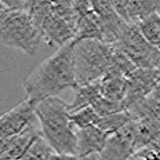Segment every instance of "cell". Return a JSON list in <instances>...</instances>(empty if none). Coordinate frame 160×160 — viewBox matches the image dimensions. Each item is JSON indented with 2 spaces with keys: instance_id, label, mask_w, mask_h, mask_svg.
I'll use <instances>...</instances> for the list:
<instances>
[{
  "instance_id": "obj_1",
  "label": "cell",
  "mask_w": 160,
  "mask_h": 160,
  "mask_svg": "<svg viewBox=\"0 0 160 160\" xmlns=\"http://www.w3.org/2000/svg\"><path fill=\"white\" fill-rule=\"evenodd\" d=\"M26 99L32 104L58 97L66 88H78L75 69V42L58 48L39 62L22 83Z\"/></svg>"
},
{
  "instance_id": "obj_2",
  "label": "cell",
  "mask_w": 160,
  "mask_h": 160,
  "mask_svg": "<svg viewBox=\"0 0 160 160\" xmlns=\"http://www.w3.org/2000/svg\"><path fill=\"white\" fill-rule=\"evenodd\" d=\"M29 15L48 46L61 48L75 42L78 15L73 2L33 0Z\"/></svg>"
},
{
  "instance_id": "obj_3",
  "label": "cell",
  "mask_w": 160,
  "mask_h": 160,
  "mask_svg": "<svg viewBox=\"0 0 160 160\" xmlns=\"http://www.w3.org/2000/svg\"><path fill=\"white\" fill-rule=\"evenodd\" d=\"M42 137L55 153L76 155V128L71 122L69 104L50 97L33 104Z\"/></svg>"
},
{
  "instance_id": "obj_4",
  "label": "cell",
  "mask_w": 160,
  "mask_h": 160,
  "mask_svg": "<svg viewBox=\"0 0 160 160\" xmlns=\"http://www.w3.org/2000/svg\"><path fill=\"white\" fill-rule=\"evenodd\" d=\"M116 48L99 40L75 42V69L78 86L101 80L113 69Z\"/></svg>"
},
{
  "instance_id": "obj_5",
  "label": "cell",
  "mask_w": 160,
  "mask_h": 160,
  "mask_svg": "<svg viewBox=\"0 0 160 160\" xmlns=\"http://www.w3.org/2000/svg\"><path fill=\"white\" fill-rule=\"evenodd\" d=\"M42 40V35L29 12L8 10L0 19V43L6 47L35 55Z\"/></svg>"
},
{
  "instance_id": "obj_6",
  "label": "cell",
  "mask_w": 160,
  "mask_h": 160,
  "mask_svg": "<svg viewBox=\"0 0 160 160\" xmlns=\"http://www.w3.org/2000/svg\"><path fill=\"white\" fill-rule=\"evenodd\" d=\"M113 47L123 52L137 68L158 69L160 65V51L144 38L138 25H128Z\"/></svg>"
},
{
  "instance_id": "obj_7",
  "label": "cell",
  "mask_w": 160,
  "mask_h": 160,
  "mask_svg": "<svg viewBox=\"0 0 160 160\" xmlns=\"http://www.w3.org/2000/svg\"><path fill=\"white\" fill-rule=\"evenodd\" d=\"M160 82L159 69H142L137 68L127 78V91L123 105L124 111L128 112L138 104L149 98L153 90Z\"/></svg>"
},
{
  "instance_id": "obj_8",
  "label": "cell",
  "mask_w": 160,
  "mask_h": 160,
  "mask_svg": "<svg viewBox=\"0 0 160 160\" xmlns=\"http://www.w3.org/2000/svg\"><path fill=\"white\" fill-rule=\"evenodd\" d=\"M36 122L38 118L33 104L25 99L0 116V139H8L22 134L35 127Z\"/></svg>"
},
{
  "instance_id": "obj_9",
  "label": "cell",
  "mask_w": 160,
  "mask_h": 160,
  "mask_svg": "<svg viewBox=\"0 0 160 160\" xmlns=\"http://www.w3.org/2000/svg\"><path fill=\"white\" fill-rule=\"evenodd\" d=\"M91 6L97 17H98L102 33V42L113 46L120 39V36L123 35L128 24L116 12L112 2L92 0Z\"/></svg>"
},
{
  "instance_id": "obj_10",
  "label": "cell",
  "mask_w": 160,
  "mask_h": 160,
  "mask_svg": "<svg viewBox=\"0 0 160 160\" xmlns=\"http://www.w3.org/2000/svg\"><path fill=\"white\" fill-rule=\"evenodd\" d=\"M134 153V123L131 122L120 131L109 137L98 158L99 160H128Z\"/></svg>"
},
{
  "instance_id": "obj_11",
  "label": "cell",
  "mask_w": 160,
  "mask_h": 160,
  "mask_svg": "<svg viewBox=\"0 0 160 160\" xmlns=\"http://www.w3.org/2000/svg\"><path fill=\"white\" fill-rule=\"evenodd\" d=\"M112 4L128 25H139L149 17L160 14V0H112Z\"/></svg>"
},
{
  "instance_id": "obj_12",
  "label": "cell",
  "mask_w": 160,
  "mask_h": 160,
  "mask_svg": "<svg viewBox=\"0 0 160 160\" xmlns=\"http://www.w3.org/2000/svg\"><path fill=\"white\" fill-rule=\"evenodd\" d=\"M73 3H75L76 15H78L75 42H82V40H99V42H102L101 26H99L98 17L92 10L91 2L78 0Z\"/></svg>"
},
{
  "instance_id": "obj_13",
  "label": "cell",
  "mask_w": 160,
  "mask_h": 160,
  "mask_svg": "<svg viewBox=\"0 0 160 160\" xmlns=\"http://www.w3.org/2000/svg\"><path fill=\"white\" fill-rule=\"evenodd\" d=\"M109 137L98 127H88L76 130V155L86 158L90 155H99L105 148Z\"/></svg>"
},
{
  "instance_id": "obj_14",
  "label": "cell",
  "mask_w": 160,
  "mask_h": 160,
  "mask_svg": "<svg viewBox=\"0 0 160 160\" xmlns=\"http://www.w3.org/2000/svg\"><path fill=\"white\" fill-rule=\"evenodd\" d=\"M134 123V146L135 152L145 148L160 137V118L146 115L141 119L132 120Z\"/></svg>"
},
{
  "instance_id": "obj_15",
  "label": "cell",
  "mask_w": 160,
  "mask_h": 160,
  "mask_svg": "<svg viewBox=\"0 0 160 160\" xmlns=\"http://www.w3.org/2000/svg\"><path fill=\"white\" fill-rule=\"evenodd\" d=\"M97 83H98L99 95L102 98L123 104L126 91H127V78L126 76L116 72H109Z\"/></svg>"
},
{
  "instance_id": "obj_16",
  "label": "cell",
  "mask_w": 160,
  "mask_h": 160,
  "mask_svg": "<svg viewBox=\"0 0 160 160\" xmlns=\"http://www.w3.org/2000/svg\"><path fill=\"white\" fill-rule=\"evenodd\" d=\"M98 98H101V95H99L97 82L86 86H78V88H75V95L72 101L69 102V109L71 112H78L84 108H90L94 105V102Z\"/></svg>"
},
{
  "instance_id": "obj_17",
  "label": "cell",
  "mask_w": 160,
  "mask_h": 160,
  "mask_svg": "<svg viewBox=\"0 0 160 160\" xmlns=\"http://www.w3.org/2000/svg\"><path fill=\"white\" fill-rule=\"evenodd\" d=\"M131 115L128 112H120V113H115V115H109L105 116V118H101L97 124L101 131L106 132L108 135H113L115 132L120 131L123 127L131 123Z\"/></svg>"
},
{
  "instance_id": "obj_18",
  "label": "cell",
  "mask_w": 160,
  "mask_h": 160,
  "mask_svg": "<svg viewBox=\"0 0 160 160\" xmlns=\"http://www.w3.org/2000/svg\"><path fill=\"white\" fill-rule=\"evenodd\" d=\"M144 38L160 51V14L152 15L138 25Z\"/></svg>"
},
{
  "instance_id": "obj_19",
  "label": "cell",
  "mask_w": 160,
  "mask_h": 160,
  "mask_svg": "<svg viewBox=\"0 0 160 160\" xmlns=\"http://www.w3.org/2000/svg\"><path fill=\"white\" fill-rule=\"evenodd\" d=\"M99 116L94 109L84 108L82 111L78 112H71V122L75 126L76 130H83V128H88V127H95L99 122Z\"/></svg>"
},
{
  "instance_id": "obj_20",
  "label": "cell",
  "mask_w": 160,
  "mask_h": 160,
  "mask_svg": "<svg viewBox=\"0 0 160 160\" xmlns=\"http://www.w3.org/2000/svg\"><path fill=\"white\" fill-rule=\"evenodd\" d=\"M52 153H54V149L46 142L43 137H40L29 148V151L25 153V156L21 160H48Z\"/></svg>"
},
{
  "instance_id": "obj_21",
  "label": "cell",
  "mask_w": 160,
  "mask_h": 160,
  "mask_svg": "<svg viewBox=\"0 0 160 160\" xmlns=\"http://www.w3.org/2000/svg\"><path fill=\"white\" fill-rule=\"evenodd\" d=\"M91 108L94 109L97 113H98L99 118H105V116L115 115V113L126 112L123 104H120V102L109 101V99H105V98H102V97L97 99V101L94 102V105H92Z\"/></svg>"
},
{
  "instance_id": "obj_22",
  "label": "cell",
  "mask_w": 160,
  "mask_h": 160,
  "mask_svg": "<svg viewBox=\"0 0 160 160\" xmlns=\"http://www.w3.org/2000/svg\"><path fill=\"white\" fill-rule=\"evenodd\" d=\"M128 160H160V137L148 146L137 151Z\"/></svg>"
},
{
  "instance_id": "obj_23",
  "label": "cell",
  "mask_w": 160,
  "mask_h": 160,
  "mask_svg": "<svg viewBox=\"0 0 160 160\" xmlns=\"http://www.w3.org/2000/svg\"><path fill=\"white\" fill-rule=\"evenodd\" d=\"M48 160H82L78 155H62V153H52Z\"/></svg>"
},
{
  "instance_id": "obj_24",
  "label": "cell",
  "mask_w": 160,
  "mask_h": 160,
  "mask_svg": "<svg viewBox=\"0 0 160 160\" xmlns=\"http://www.w3.org/2000/svg\"><path fill=\"white\" fill-rule=\"evenodd\" d=\"M151 98H153V99H156L158 102H160V82H159V84L156 86V88L153 90V92L151 94Z\"/></svg>"
},
{
  "instance_id": "obj_25",
  "label": "cell",
  "mask_w": 160,
  "mask_h": 160,
  "mask_svg": "<svg viewBox=\"0 0 160 160\" xmlns=\"http://www.w3.org/2000/svg\"><path fill=\"white\" fill-rule=\"evenodd\" d=\"M7 11H8V7L6 6V3L4 2H0V19L3 18V15H4Z\"/></svg>"
},
{
  "instance_id": "obj_26",
  "label": "cell",
  "mask_w": 160,
  "mask_h": 160,
  "mask_svg": "<svg viewBox=\"0 0 160 160\" xmlns=\"http://www.w3.org/2000/svg\"><path fill=\"white\" fill-rule=\"evenodd\" d=\"M82 160H99L98 155H90V156H86V158H82Z\"/></svg>"
},
{
  "instance_id": "obj_27",
  "label": "cell",
  "mask_w": 160,
  "mask_h": 160,
  "mask_svg": "<svg viewBox=\"0 0 160 160\" xmlns=\"http://www.w3.org/2000/svg\"><path fill=\"white\" fill-rule=\"evenodd\" d=\"M158 69H159V71H160V65H159V68H158Z\"/></svg>"
}]
</instances>
